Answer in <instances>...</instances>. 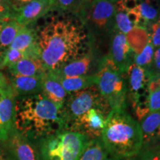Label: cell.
Returning a JSON list of instances; mask_svg holds the SVG:
<instances>
[{"label":"cell","mask_w":160,"mask_h":160,"mask_svg":"<svg viewBox=\"0 0 160 160\" xmlns=\"http://www.w3.org/2000/svg\"><path fill=\"white\" fill-rule=\"evenodd\" d=\"M139 160H160V145L143 153Z\"/></svg>","instance_id":"obj_31"},{"label":"cell","mask_w":160,"mask_h":160,"mask_svg":"<svg viewBox=\"0 0 160 160\" xmlns=\"http://www.w3.org/2000/svg\"><path fill=\"white\" fill-rule=\"evenodd\" d=\"M42 76L24 77L10 74L8 79L17 97L41 93Z\"/></svg>","instance_id":"obj_18"},{"label":"cell","mask_w":160,"mask_h":160,"mask_svg":"<svg viewBox=\"0 0 160 160\" xmlns=\"http://www.w3.org/2000/svg\"><path fill=\"white\" fill-rule=\"evenodd\" d=\"M158 2H159V19H160V0H158Z\"/></svg>","instance_id":"obj_37"},{"label":"cell","mask_w":160,"mask_h":160,"mask_svg":"<svg viewBox=\"0 0 160 160\" xmlns=\"http://www.w3.org/2000/svg\"><path fill=\"white\" fill-rule=\"evenodd\" d=\"M9 48L17 50L25 58L40 59L37 31L28 26H21Z\"/></svg>","instance_id":"obj_15"},{"label":"cell","mask_w":160,"mask_h":160,"mask_svg":"<svg viewBox=\"0 0 160 160\" xmlns=\"http://www.w3.org/2000/svg\"><path fill=\"white\" fill-rule=\"evenodd\" d=\"M127 87L128 99L131 102L139 122L149 113L148 90L149 75L148 71L133 62L124 74Z\"/></svg>","instance_id":"obj_8"},{"label":"cell","mask_w":160,"mask_h":160,"mask_svg":"<svg viewBox=\"0 0 160 160\" xmlns=\"http://www.w3.org/2000/svg\"><path fill=\"white\" fill-rule=\"evenodd\" d=\"M17 97L13 88L0 91V140L6 142L14 128V103Z\"/></svg>","instance_id":"obj_12"},{"label":"cell","mask_w":160,"mask_h":160,"mask_svg":"<svg viewBox=\"0 0 160 160\" xmlns=\"http://www.w3.org/2000/svg\"><path fill=\"white\" fill-rule=\"evenodd\" d=\"M32 1L33 0H9V5L13 12V17L16 12Z\"/></svg>","instance_id":"obj_34"},{"label":"cell","mask_w":160,"mask_h":160,"mask_svg":"<svg viewBox=\"0 0 160 160\" xmlns=\"http://www.w3.org/2000/svg\"><path fill=\"white\" fill-rule=\"evenodd\" d=\"M149 41L154 48L160 47V19L152 23L147 28Z\"/></svg>","instance_id":"obj_28"},{"label":"cell","mask_w":160,"mask_h":160,"mask_svg":"<svg viewBox=\"0 0 160 160\" xmlns=\"http://www.w3.org/2000/svg\"><path fill=\"white\" fill-rule=\"evenodd\" d=\"M125 36L128 43L135 55L139 54L149 42L147 29L139 26L133 28Z\"/></svg>","instance_id":"obj_22"},{"label":"cell","mask_w":160,"mask_h":160,"mask_svg":"<svg viewBox=\"0 0 160 160\" xmlns=\"http://www.w3.org/2000/svg\"><path fill=\"white\" fill-rule=\"evenodd\" d=\"M54 10L51 0H33L13 15L14 19L22 26H29L45 17L50 11Z\"/></svg>","instance_id":"obj_14"},{"label":"cell","mask_w":160,"mask_h":160,"mask_svg":"<svg viewBox=\"0 0 160 160\" xmlns=\"http://www.w3.org/2000/svg\"><path fill=\"white\" fill-rule=\"evenodd\" d=\"M54 77V76H53ZM68 93H73L97 85V74L75 77H56Z\"/></svg>","instance_id":"obj_21"},{"label":"cell","mask_w":160,"mask_h":160,"mask_svg":"<svg viewBox=\"0 0 160 160\" xmlns=\"http://www.w3.org/2000/svg\"><path fill=\"white\" fill-rule=\"evenodd\" d=\"M22 25L14 19H8L4 24L0 31V50L5 51L8 49L10 45L17 36L18 31Z\"/></svg>","instance_id":"obj_24"},{"label":"cell","mask_w":160,"mask_h":160,"mask_svg":"<svg viewBox=\"0 0 160 160\" xmlns=\"http://www.w3.org/2000/svg\"><path fill=\"white\" fill-rule=\"evenodd\" d=\"M149 78L160 75V47L155 49L153 59L150 68L148 70Z\"/></svg>","instance_id":"obj_29"},{"label":"cell","mask_w":160,"mask_h":160,"mask_svg":"<svg viewBox=\"0 0 160 160\" xmlns=\"http://www.w3.org/2000/svg\"><path fill=\"white\" fill-rule=\"evenodd\" d=\"M91 108L111 111L108 103L100 93L97 85L68 93L62 109L66 124V130L70 124Z\"/></svg>","instance_id":"obj_7"},{"label":"cell","mask_w":160,"mask_h":160,"mask_svg":"<svg viewBox=\"0 0 160 160\" xmlns=\"http://www.w3.org/2000/svg\"><path fill=\"white\" fill-rule=\"evenodd\" d=\"M137 8L140 17L139 27L147 29L151 24L159 19L158 0H139Z\"/></svg>","instance_id":"obj_20"},{"label":"cell","mask_w":160,"mask_h":160,"mask_svg":"<svg viewBox=\"0 0 160 160\" xmlns=\"http://www.w3.org/2000/svg\"><path fill=\"white\" fill-rule=\"evenodd\" d=\"M23 58L25 57L22 52L15 49H7L4 53L2 57L1 62H0V68H3L5 67L8 68L9 66L17 63Z\"/></svg>","instance_id":"obj_27"},{"label":"cell","mask_w":160,"mask_h":160,"mask_svg":"<svg viewBox=\"0 0 160 160\" xmlns=\"http://www.w3.org/2000/svg\"><path fill=\"white\" fill-rule=\"evenodd\" d=\"M13 18V12L7 4L0 2V20H5Z\"/></svg>","instance_id":"obj_33"},{"label":"cell","mask_w":160,"mask_h":160,"mask_svg":"<svg viewBox=\"0 0 160 160\" xmlns=\"http://www.w3.org/2000/svg\"><path fill=\"white\" fill-rule=\"evenodd\" d=\"M110 112L100 108H91L70 124L67 130L82 133L90 140L98 139L101 137Z\"/></svg>","instance_id":"obj_10"},{"label":"cell","mask_w":160,"mask_h":160,"mask_svg":"<svg viewBox=\"0 0 160 160\" xmlns=\"http://www.w3.org/2000/svg\"><path fill=\"white\" fill-rule=\"evenodd\" d=\"M51 2L54 10L79 17L82 6L78 0H51Z\"/></svg>","instance_id":"obj_25"},{"label":"cell","mask_w":160,"mask_h":160,"mask_svg":"<svg viewBox=\"0 0 160 160\" xmlns=\"http://www.w3.org/2000/svg\"><path fill=\"white\" fill-rule=\"evenodd\" d=\"M14 128L36 142L66 130V124L62 110L39 93L16 97Z\"/></svg>","instance_id":"obj_2"},{"label":"cell","mask_w":160,"mask_h":160,"mask_svg":"<svg viewBox=\"0 0 160 160\" xmlns=\"http://www.w3.org/2000/svg\"><path fill=\"white\" fill-rule=\"evenodd\" d=\"M48 13L46 22L37 32L41 59L46 72L55 71L79 59L93 45L88 31L79 17L58 11Z\"/></svg>","instance_id":"obj_1"},{"label":"cell","mask_w":160,"mask_h":160,"mask_svg":"<svg viewBox=\"0 0 160 160\" xmlns=\"http://www.w3.org/2000/svg\"><path fill=\"white\" fill-rule=\"evenodd\" d=\"M41 93L60 110L63 108L68 95L59 82L49 72H45L42 77Z\"/></svg>","instance_id":"obj_16"},{"label":"cell","mask_w":160,"mask_h":160,"mask_svg":"<svg viewBox=\"0 0 160 160\" xmlns=\"http://www.w3.org/2000/svg\"><path fill=\"white\" fill-rule=\"evenodd\" d=\"M97 77L98 89L111 110H126L128 93L125 77L108 55L103 56Z\"/></svg>","instance_id":"obj_6"},{"label":"cell","mask_w":160,"mask_h":160,"mask_svg":"<svg viewBox=\"0 0 160 160\" xmlns=\"http://www.w3.org/2000/svg\"><path fill=\"white\" fill-rule=\"evenodd\" d=\"M90 139L78 132L64 130L39 141L43 160H78Z\"/></svg>","instance_id":"obj_5"},{"label":"cell","mask_w":160,"mask_h":160,"mask_svg":"<svg viewBox=\"0 0 160 160\" xmlns=\"http://www.w3.org/2000/svg\"><path fill=\"white\" fill-rule=\"evenodd\" d=\"M12 154L17 160H41L39 149L34 142L27 139L15 128L7 140Z\"/></svg>","instance_id":"obj_13"},{"label":"cell","mask_w":160,"mask_h":160,"mask_svg":"<svg viewBox=\"0 0 160 160\" xmlns=\"http://www.w3.org/2000/svg\"><path fill=\"white\" fill-rule=\"evenodd\" d=\"M142 134V148L160 142V111L149 112L139 122Z\"/></svg>","instance_id":"obj_17"},{"label":"cell","mask_w":160,"mask_h":160,"mask_svg":"<svg viewBox=\"0 0 160 160\" xmlns=\"http://www.w3.org/2000/svg\"><path fill=\"white\" fill-rule=\"evenodd\" d=\"M0 140V160H14L15 157L12 154L8 143Z\"/></svg>","instance_id":"obj_32"},{"label":"cell","mask_w":160,"mask_h":160,"mask_svg":"<svg viewBox=\"0 0 160 160\" xmlns=\"http://www.w3.org/2000/svg\"><path fill=\"white\" fill-rule=\"evenodd\" d=\"M100 50L92 45L87 53L55 70L50 71L56 77H75L80 76L97 74L103 56L100 54Z\"/></svg>","instance_id":"obj_9"},{"label":"cell","mask_w":160,"mask_h":160,"mask_svg":"<svg viewBox=\"0 0 160 160\" xmlns=\"http://www.w3.org/2000/svg\"><path fill=\"white\" fill-rule=\"evenodd\" d=\"M79 18L88 31L93 45L111 42L117 30L115 5L111 0H93L82 9Z\"/></svg>","instance_id":"obj_4"},{"label":"cell","mask_w":160,"mask_h":160,"mask_svg":"<svg viewBox=\"0 0 160 160\" xmlns=\"http://www.w3.org/2000/svg\"><path fill=\"white\" fill-rule=\"evenodd\" d=\"M78 1L79 2L80 5L82 6V9L85 5H88V4L91 2V1H93V0H78Z\"/></svg>","instance_id":"obj_35"},{"label":"cell","mask_w":160,"mask_h":160,"mask_svg":"<svg viewBox=\"0 0 160 160\" xmlns=\"http://www.w3.org/2000/svg\"><path fill=\"white\" fill-rule=\"evenodd\" d=\"M100 139L108 154L116 159H130L142 148L139 122L126 110H111Z\"/></svg>","instance_id":"obj_3"},{"label":"cell","mask_w":160,"mask_h":160,"mask_svg":"<svg viewBox=\"0 0 160 160\" xmlns=\"http://www.w3.org/2000/svg\"><path fill=\"white\" fill-rule=\"evenodd\" d=\"M108 151L100 138L91 139L78 160H105Z\"/></svg>","instance_id":"obj_23"},{"label":"cell","mask_w":160,"mask_h":160,"mask_svg":"<svg viewBox=\"0 0 160 160\" xmlns=\"http://www.w3.org/2000/svg\"><path fill=\"white\" fill-rule=\"evenodd\" d=\"M107 160H129L128 159H116V158H113V159H109Z\"/></svg>","instance_id":"obj_36"},{"label":"cell","mask_w":160,"mask_h":160,"mask_svg":"<svg viewBox=\"0 0 160 160\" xmlns=\"http://www.w3.org/2000/svg\"><path fill=\"white\" fill-rule=\"evenodd\" d=\"M148 108L150 112L160 111V88L149 93Z\"/></svg>","instance_id":"obj_30"},{"label":"cell","mask_w":160,"mask_h":160,"mask_svg":"<svg viewBox=\"0 0 160 160\" xmlns=\"http://www.w3.org/2000/svg\"><path fill=\"white\" fill-rule=\"evenodd\" d=\"M154 51L155 48L149 41L142 51L140 52L139 54L134 56L133 62L137 65L148 71L151 67L152 62H153Z\"/></svg>","instance_id":"obj_26"},{"label":"cell","mask_w":160,"mask_h":160,"mask_svg":"<svg viewBox=\"0 0 160 160\" xmlns=\"http://www.w3.org/2000/svg\"><path fill=\"white\" fill-rule=\"evenodd\" d=\"M8 68L10 74L24 77L42 76L46 72L41 59L37 58H23Z\"/></svg>","instance_id":"obj_19"},{"label":"cell","mask_w":160,"mask_h":160,"mask_svg":"<svg viewBox=\"0 0 160 160\" xmlns=\"http://www.w3.org/2000/svg\"><path fill=\"white\" fill-rule=\"evenodd\" d=\"M107 55L120 73L125 74L131 64L133 63L135 53L128 43L126 36L116 30L112 36L109 53Z\"/></svg>","instance_id":"obj_11"}]
</instances>
